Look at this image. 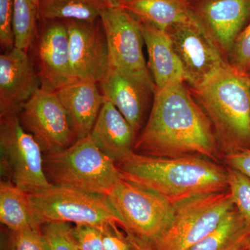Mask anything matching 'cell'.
<instances>
[{
    "mask_svg": "<svg viewBox=\"0 0 250 250\" xmlns=\"http://www.w3.org/2000/svg\"><path fill=\"white\" fill-rule=\"evenodd\" d=\"M147 124L135 141L136 153L217 160L219 147L213 126L184 82L156 88Z\"/></svg>",
    "mask_w": 250,
    "mask_h": 250,
    "instance_id": "cell-1",
    "label": "cell"
},
{
    "mask_svg": "<svg viewBox=\"0 0 250 250\" xmlns=\"http://www.w3.org/2000/svg\"><path fill=\"white\" fill-rule=\"evenodd\" d=\"M117 166L125 178L160 194L174 207L228 189V169L199 156L157 157L134 151Z\"/></svg>",
    "mask_w": 250,
    "mask_h": 250,
    "instance_id": "cell-2",
    "label": "cell"
},
{
    "mask_svg": "<svg viewBox=\"0 0 250 250\" xmlns=\"http://www.w3.org/2000/svg\"><path fill=\"white\" fill-rule=\"evenodd\" d=\"M191 92L225 154L250 149V76L228 64Z\"/></svg>",
    "mask_w": 250,
    "mask_h": 250,
    "instance_id": "cell-3",
    "label": "cell"
},
{
    "mask_svg": "<svg viewBox=\"0 0 250 250\" xmlns=\"http://www.w3.org/2000/svg\"><path fill=\"white\" fill-rule=\"evenodd\" d=\"M44 169L52 185L104 195L123 177L116 161L90 136L65 149L44 154Z\"/></svg>",
    "mask_w": 250,
    "mask_h": 250,
    "instance_id": "cell-4",
    "label": "cell"
},
{
    "mask_svg": "<svg viewBox=\"0 0 250 250\" xmlns=\"http://www.w3.org/2000/svg\"><path fill=\"white\" fill-rule=\"evenodd\" d=\"M106 196L123 229L150 244L162 236L173 221L174 207L167 199L124 177Z\"/></svg>",
    "mask_w": 250,
    "mask_h": 250,
    "instance_id": "cell-5",
    "label": "cell"
},
{
    "mask_svg": "<svg viewBox=\"0 0 250 250\" xmlns=\"http://www.w3.org/2000/svg\"><path fill=\"white\" fill-rule=\"evenodd\" d=\"M31 208L41 226L51 222L88 225L102 231L119 225L121 219L108 203L106 195L51 185L28 193Z\"/></svg>",
    "mask_w": 250,
    "mask_h": 250,
    "instance_id": "cell-6",
    "label": "cell"
},
{
    "mask_svg": "<svg viewBox=\"0 0 250 250\" xmlns=\"http://www.w3.org/2000/svg\"><path fill=\"white\" fill-rule=\"evenodd\" d=\"M1 174L27 193L44 190L52 184L44 169L40 145L24 130L19 113L0 114Z\"/></svg>",
    "mask_w": 250,
    "mask_h": 250,
    "instance_id": "cell-7",
    "label": "cell"
},
{
    "mask_svg": "<svg viewBox=\"0 0 250 250\" xmlns=\"http://www.w3.org/2000/svg\"><path fill=\"white\" fill-rule=\"evenodd\" d=\"M233 207L229 189L184 200L174 206L170 228L151 246L154 250H188L211 232Z\"/></svg>",
    "mask_w": 250,
    "mask_h": 250,
    "instance_id": "cell-8",
    "label": "cell"
},
{
    "mask_svg": "<svg viewBox=\"0 0 250 250\" xmlns=\"http://www.w3.org/2000/svg\"><path fill=\"white\" fill-rule=\"evenodd\" d=\"M107 41L110 68L156 87L143 52L141 22L121 6H106L100 16Z\"/></svg>",
    "mask_w": 250,
    "mask_h": 250,
    "instance_id": "cell-9",
    "label": "cell"
},
{
    "mask_svg": "<svg viewBox=\"0 0 250 250\" xmlns=\"http://www.w3.org/2000/svg\"><path fill=\"white\" fill-rule=\"evenodd\" d=\"M22 127L32 135L44 154L70 147L76 141L65 108L56 92L39 88L19 113Z\"/></svg>",
    "mask_w": 250,
    "mask_h": 250,
    "instance_id": "cell-10",
    "label": "cell"
},
{
    "mask_svg": "<svg viewBox=\"0 0 250 250\" xmlns=\"http://www.w3.org/2000/svg\"><path fill=\"white\" fill-rule=\"evenodd\" d=\"M182 62L186 82L197 88L228 65L209 36L195 20L166 31Z\"/></svg>",
    "mask_w": 250,
    "mask_h": 250,
    "instance_id": "cell-11",
    "label": "cell"
},
{
    "mask_svg": "<svg viewBox=\"0 0 250 250\" xmlns=\"http://www.w3.org/2000/svg\"><path fill=\"white\" fill-rule=\"evenodd\" d=\"M63 22L68 34L74 78L100 83L110 69L107 41L101 20L94 23Z\"/></svg>",
    "mask_w": 250,
    "mask_h": 250,
    "instance_id": "cell-12",
    "label": "cell"
},
{
    "mask_svg": "<svg viewBox=\"0 0 250 250\" xmlns=\"http://www.w3.org/2000/svg\"><path fill=\"white\" fill-rule=\"evenodd\" d=\"M192 16L228 58L250 20V0H192Z\"/></svg>",
    "mask_w": 250,
    "mask_h": 250,
    "instance_id": "cell-13",
    "label": "cell"
},
{
    "mask_svg": "<svg viewBox=\"0 0 250 250\" xmlns=\"http://www.w3.org/2000/svg\"><path fill=\"white\" fill-rule=\"evenodd\" d=\"M39 36L37 47L38 75L41 87L57 92L76 81L72 75L68 34L63 21H48Z\"/></svg>",
    "mask_w": 250,
    "mask_h": 250,
    "instance_id": "cell-14",
    "label": "cell"
},
{
    "mask_svg": "<svg viewBox=\"0 0 250 250\" xmlns=\"http://www.w3.org/2000/svg\"><path fill=\"white\" fill-rule=\"evenodd\" d=\"M40 87L39 75L27 51L14 47L1 54L0 114L19 113Z\"/></svg>",
    "mask_w": 250,
    "mask_h": 250,
    "instance_id": "cell-15",
    "label": "cell"
},
{
    "mask_svg": "<svg viewBox=\"0 0 250 250\" xmlns=\"http://www.w3.org/2000/svg\"><path fill=\"white\" fill-rule=\"evenodd\" d=\"M99 84L105 99L118 108L136 134L141 129L148 99L156 87L113 68Z\"/></svg>",
    "mask_w": 250,
    "mask_h": 250,
    "instance_id": "cell-16",
    "label": "cell"
},
{
    "mask_svg": "<svg viewBox=\"0 0 250 250\" xmlns=\"http://www.w3.org/2000/svg\"><path fill=\"white\" fill-rule=\"evenodd\" d=\"M75 139L90 136L105 99L98 83L76 80L57 92Z\"/></svg>",
    "mask_w": 250,
    "mask_h": 250,
    "instance_id": "cell-17",
    "label": "cell"
},
{
    "mask_svg": "<svg viewBox=\"0 0 250 250\" xmlns=\"http://www.w3.org/2000/svg\"><path fill=\"white\" fill-rule=\"evenodd\" d=\"M136 134L118 108L105 100L90 134L100 150L118 164L134 152Z\"/></svg>",
    "mask_w": 250,
    "mask_h": 250,
    "instance_id": "cell-18",
    "label": "cell"
},
{
    "mask_svg": "<svg viewBox=\"0 0 250 250\" xmlns=\"http://www.w3.org/2000/svg\"><path fill=\"white\" fill-rule=\"evenodd\" d=\"M141 22L143 40L148 52V67L156 88L186 82L182 62L167 33L148 23Z\"/></svg>",
    "mask_w": 250,
    "mask_h": 250,
    "instance_id": "cell-19",
    "label": "cell"
},
{
    "mask_svg": "<svg viewBox=\"0 0 250 250\" xmlns=\"http://www.w3.org/2000/svg\"><path fill=\"white\" fill-rule=\"evenodd\" d=\"M120 6L163 31L194 21L188 0H121Z\"/></svg>",
    "mask_w": 250,
    "mask_h": 250,
    "instance_id": "cell-20",
    "label": "cell"
},
{
    "mask_svg": "<svg viewBox=\"0 0 250 250\" xmlns=\"http://www.w3.org/2000/svg\"><path fill=\"white\" fill-rule=\"evenodd\" d=\"M0 221L13 232L41 228L33 211L28 193L10 181L0 184Z\"/></svg>",
    "mask_w": 250,
    "mask_h": 250,
    "instance_id": "cell-21",
    "label": "cell"
},
{
    "mask_svg": "<svg viewBox=\"0 0 250 250\" xmlns=\"http://www.w3.org/2000/svg\"><path fill=\"white\" fill-rule=\"evenodd\" d=\"M106 7L100 0H39V18L48 21L97 22Z\"/></svg>",
    "mask_w": 250,
    "mask_h": 250,
    "instance_id": "cell-22",
    "label": "cell"
},
{
    "mask_svg": "<svg viewBox=\"0 0 250 250\" xmlns=\"http://www.w3.org/2000/svg\"><path fill=\"white\" fill-rule=\"evenodd\" d=\"M249 238L250 228L234 207L211 232L188 250H228Z\"/></svg>",
    "mask_w": 250,
    "mask_h": 250,
    "instance_id": "cell-23",
    "label": "cell"
},
{
    "mask_svg": "<svg viewBox=\"0 0 250 250\" xmlns=\"http://www.w3.org/2000/svg\"><path fill=\"white\" fill-rule=\"evenodd\" d=\"M39 11L32 0H13L14 47L27 51L35 38Z\"/></svg>",
    "mask_w": 250,
    "mask_h": 250,
    "instance_id": "cell-24",
    "label": "cell"
},
{
    "mask_svg": "<svg viewBox=\"0 0 250 250\" xmlns=\"http://www.w3.org/2000/svg\"><path fill=\"white\" fill-rule=\"evenodd\" d=\"M227 169L233 205L250 228V178L232 167Z\"/></svg>",
    "mask_w": 250,
    "mask_h": 250,
    "instance_id": "cell-25",
    "label": "cell"
},
{
    "mask_svg": "<svg viewBox=\"0 0 250 250\" xmlns=\"http://www.w3.org/2000/svg\"><path fill=\"white\" fill-rule=\"evenodd\" d=\"M41 228L51 250H80L69 223L51 222Z\"/></svg>",
    "mask_w": 250,
    "mask_h": 250,
    "instance_id": "cell-26",
    "label": "cell"
},
{
    "mask_svg": "<svg viewBox=\"0 0 250 250\" xmlns=\"http://www.w3.org/2000/svg\"><path fill=\"white\" fill-rule=\"evenodd\" d=\"M228 62L237 71L250 76V20L235 41Z\"/></svg>",
    "mask_w": 250,
    "mask_h": 250,
    "instance_id": "cell-27",
    "label": "cell"
},
{
    "mask_svg": "<svg viewBox=\"0 0 250 250\" xmlns=\"http://www.w3.org/2000/svg\"><path fill=\"white\" fill-rule=\"evenodd\" d=\"M41 228L25 229L14 233L12 250H51Z\"/></svg>",
    "mask_w": 250,
    "mask_h": 250,
    "instance_id": "cell-28",
    "label": "cell"
},
{
    "mask_svg": "<svg viewBox=\"0 0 250 250\" xmlns=\"http://www.w3.org/2000/svg\"><path fill=\"white\" fill-rule=\"evenodd\" d=\"M74 238L80 250H104L103 232L88 225H76L72 228Z\"/></svg>",
    "mask_w": 250,
    "mask_h": 250,
    "instance_id": "cell-29",
    "label": "cell"
},
{
    "mask_svg": "<svg viewBox=\"0 0 250 250\" xmlns=\"http://www.w3.org/2000/svg\"><path fill=\"white\" fill-rule=\"evenodd\" d=\"M12 21L13 0H0V44L6 52L14 47Z\"/></svg>",
    "mask_w": 250,
    "mask_h": 250,
    "instance_id": "cell-30",
    "label": "cell"
},
{
    "mask_svg": "<svg viewBox=\"0 0 250 250\" xmlns=\"http://www.w3.org/2000/svg\"><path fill=\"white\" fill-rule=\"evenodd\" d=\"M104 250H132L131 242L118 229V225L103 230Z\"/></svg>",
    "mask_w": 250,
    "mask_h": 250,
    "instance_id": "cell-31",
    "label": "cell"
},
{
    "mask_svg": "<svg viewBox=\"0 0 250 250\" xmlns=\"http://www.w3.org/2000/svg\"><path fill=\"white\" fill-rule=\"evenodd\" d=\"M230 167L240 171L250 178V149L224 155Z\"/></svg>",
    "mask_w": 250,
    "mask_h": 250,
    "instance_id": "cell-32",
    "label": "cell"
},
{
    "mask_svg": "<svg viewBox=\"0 0 250 250\" xmlns=\"http://www.w3.org/2000/svg\"><path fill=\"white\" fill-rule=\"evenodd\" d=\"M130 242H131L132 250H154L150 243L139 238L129 231H125Z\"/></svg>",
    "mask_w": 250,
    "mask_h": 250,
    "instance_id": "cell-33",
    "label": "cell"
},
{
    "mask_svg": "<svg viewBox=\"0 0 250 250\" xmlns=\"http://www.w3.org/2000/svg\"><path fill=\"white\" fill-rule=\"evenodd\" d=\"M250 241V238H248V239L238 243L236 246L232 247V248H230V249L228 250H248Z\"/></svg>",
    "mask_w": 250,
    "mask_h": 250,
    "instance_id": "cell-34",
    "label": "cell"
},
{
    "mask_svg": "<svg viewBox=\"0 0 250 250\" xmlns=\"http://www.w3.org/2000/svg\"><path fill=\"white\" fill-rule=\"evenodd\" d=\"M103 4L109 7H115L119 6L121 4V0H100Z\"/></svg>",
    "mask_w": 250,
    "mask_h": 250,
    "instance_id": "cell-35",
    "label": "cell"
},
{
    "mask_svg": "<svg viewBox=\"0 0 250 250\" xmlns=\"http://www.w3.org/2000/svg\"><path fill=\"white\" fill-rule=\"evenodd\" d=\"M33 2L36 5V6L38 7V5H39V0H32Z\"/></svg>",
    "mask_w": 250,
    "mask_h": 250,
    "instance_id": "cell-36",
    "label": "cell"
},
{
    "mask_svg": "<svg viewBox=\"0 0 250 250\" xmlns=\"http://www.w3.org/2000/svg\"><path fill=\"white\" fill-rule=\"evenodd\" d=\"M248 250H250V241L249 243V246H248Z\"/></svg>",
    "mask_w": 250,
    "mask_h": 250,
    "instance_id": "cell-37",
    "label": "cell"
},
{
    "mask_svg": "<svg viewBox=\"0 0 250 250\" xmlns=\"http://www.w3.org/2000/svg\"><path fill=\"white\" fill-rule=\"evenodd\" d=\"M189 1H192V0H188Z\"/></svg>",
    "mask_w": 250,
    "mask_h": 250,
    "instance_id": "cell-38",
    "label": "cell"
}]
</instances>
